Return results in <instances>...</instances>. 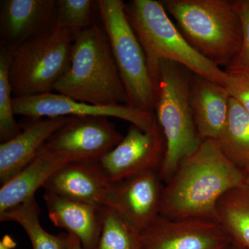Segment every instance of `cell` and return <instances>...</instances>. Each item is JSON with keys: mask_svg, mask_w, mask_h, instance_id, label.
Instances as JSON below:
<instances>
[{"mask_svg": "<svg viewBox=\"0 0 249 249\" xmlns=\"http://www.w3.org/2000/svg\"><path fill=\"white\" fill-rule=\"evenodd\" d=\"M245 173L228 160L217 141L205 139L183 160L162 191L160 215L217 221L218 201L245 183Z\"/></svg>", "mask_w": 249, "mask_h": 249, "instance_id": "1", "label": "cell"}, {"mask_svg": "<svg viewBox=\"0 0 249 249\" xmlns=\"http://www.w3.org/2000/svg\"><path fill=\"white\" fill-rule=\"evenodd\" d=\"M53 91L95 106H128L104 28L93 23L75 33L71 63L55 83Z\"/></svg>", "mask_w": 249, "mask_h": 249, "instance_id": "2", "label": "cell"}, {"mask_svg": "<svg viewBox=\"0 0 249 249\" xmlns=\"http://www.w3.org/2000/svg\"><path fill=\"white\" fill-rule=\"evenodd\" d=\"M124 10L145 52L155 91L161 60L176 62L193 74L224 86L226 71L199 53L185 39L160 1L132 0L124 2Z\"/></svg>", "mask_w": 249, "mask_h": 249, "instance_id": "3", "label": "cell"}, {"mask_svg": "<svg viewBox=\"0 0 249 249\" xmlns=\"http://www.w3.org/2000/svg\"><path fill=\"white\" fill-rule=\"evenodd\" d=\"M193 75L176 62H160L154 112L165 138L164 157L159 170L165 183L202 142L191 107Z\"/></svg>", "mask_w": 249, "mask_h": 249, "instance_id": "4", "label": "cell"}, {"mask_svg": "<svg viewBox=\"0 0 249 249\" xmlns=\"http://www.w3.org/2000/svg\"><path fill=\"white\" fill-rule=\"evenodd\" d=\"M160 2L185 39L214 65L227 68L240 52L243 30L234 1L165 0Z\"/></svg>", "mask_w": 249, "mask_h": 249, "instance_id": "5", "label": "cell"}, {"mask_svg": "<svg viewBox=\"0 0 249 249\" xmlns=\"http://www.w3.org/2000/svg\"><path fill=\"white\" fill-rule=\"evenodd\" d=\"M74 33L57 24L52 30L10 49L14 98L53 92L71 63Z\"/></svg>", "mask_w": 249, "mask_h": 249, "instance_id": "6", "label": "cell"}, {"mask_svg": "<svg viewBox=\"0 0 249 249\" xmlns=\"http://www.w3.org/2000/svg\"><path fill=\"white\" fill-rule=\"evenodd\" d=\"M128 98V106L155 114V88L146 56L129 24L122 0L96 1Z\"/></svg>", "mask_w": 249, "mask_h": 249, "instance_id": "7", "label": "cell"}, {"mask_svg": "<svg viewBox=\"0 0 249 249\" xmlns=\"http://www.w3.org/2000/svg\"><path fill=\"white\" fill-rule=\"evenodd\" d=\"M165 150L164 136L157 121L147 131L131 124L122 141L98 163L111 183L119 182L147 172L159 173Z\"/></svg>", "mask_w": 249, "mask_h": 249, "instance_id": "8", "label": "cell"}, {"mask_svg": "<svg viewBox=\"0 0 249 249\" xmlns=\"http://www.w3.org/2000/svg\"><path fill=\"white\" fill-rule=\"evenodd\" d=\"M140 249H229L231 241L211 219H171L159 215L139 231Z\"/></svg>", "mask_w": 249, "mask_h": 249, "instance_id": "9", "label": "cell"}, {"mask_svg": "<svg viewBox=\"0 0 249 249\" xmlns=\"http://www.w3.org/2000/svg\"><path fill=\"white\" fill-rule=\"evenodd\" d=\"M124 137L109 118L71 116L45 145L73 161H98Z\"/></svg>", "mask_w": 249, "mask_h": 249, "instance_id": "10", "label": "cell"}, {"mask_svg": "<svg viewBox=\"0 0 249 249\" xmlns=\"http://www.w3.org/2000/svg\"><path fill=\"white\" fill-rule=\"evenodd\" d=\"M161 181L158 172L151 171L111 183L98 204L112 210L141 231L160 215Z\"/></svg>", "mask_w": 249, "mask_h": 249, "instance_id": "11", "label": "cell"}, {"mask_svg": "<svg viewBox=\"0 0 249 249\" xmlns=\"http://www.w3.org/2000/svg\"><path fill=\"white\" fill-rule=\"evenodd\" d=\"M14 109L16 115L27 116L31 119L61 116L117 118L145 131L150 130L157 121L155 114L139 110L127 105L95 106L75 101L55 92L14 98Z\"/></svg>", "mask_w": 249, "mask_h": 249, "instance_id": "12", "label": "cell"}, {"mask_svg": "<svg viewBox=\"0 0 249 249\" xmlns=\"http://www.w3.org/2000/svg\"><path fill=\"white\" fill-rule=\"evenodd\" d=\"M58 0H1V45L12 49L53 29Z\"/></svg>", "mask_w": 249, "mask_h": 249, "instance_id": "13", "label": "cell"}, {"mask_svg": "<svg viewBox=\"0 0 249 249\" xmlns=\"http://www.w3.org/2000/svg\"><path fill=\"white\" fill-rule=\"evenodd\" d=\"M71 116L31 119L20 133L0 145V183L9 181L35 158Z\"/></svg>", "mask_w": 249, "mask_h": 249, "instance_id": "14", "label": "cell"}, {"mask_svg": "<svg viewBox=\"0 0 249 249\" xmlns=\"http://www.w3.org/2000/svg\"><path fill=\"white\" fill-rule=\"evenodd\" d=\"M110 184L98 161H71L57 170L43 188L47 193L99 206Z\"/></svg>", "mask_w": 249, "mask_h": 249, "instance_id": "15", "label": "cell"}, {"mask_svg": "<svg viewBox=\"0 0 249 249\" xmlns=\"http://www.w3.org/2000/svg\"><path fill=\"white\" fill-rule=\"evenodd\" d=\"M43 199L54 226L77 237L83 249L96 248L102 227L101 206L47 192Z\"/></svg>", "mask_w": 249, "mask_h": 249, "instance_id": "16", "label": "cell"}, {"mask_svg": "<svg viewBox=\"0 0 249 249\" xmlns=\"http://www.w3.org/2000/svg\"><path fill=\"white\" fill-rule=\"evenodd\" d=\"M70 157L44 145L29 164L0 188V214L35 196L36 192L57 170L69 162Z\"/></svg>", "mask_w": 249, "mask_h": 249, "instance_id": "17", "label": "cell"}, {"mask_svg": "<svg viewBox=\"0 0 249 249\" xmlns=\"http://www.w3.org/2000/svg\"><path fill=\"white\" fill-rule=\"evenodd\" d=\"M231 96L227 88L193 75L191 103L196 128L202 140H219L229 116Z\"/></svg>", "mask_w": 249, "mask_h": 249, "instance_id": "18", "label": "cell"}, {"mask_svg": "<svg viewBox=\"0 0 249 249\" xmlns=\"http://www.w3.org/2000/svg\"><path fill=\"white\" fill-rule=\"evenodd\" d=\"M216 214L232 245L249 249V187L244 183L227 192L218 201Z\"/></svg>", "mask_w": 249, "mask_h": 249, "instance_id": "19", "label": "cell"}, {"mask_svg": "<svg viewBox=\"0 0 249 249\" xmlns=\"http://www.w3.org/2000/svg\"><path fill=\"white\" fill-rule=\"evenodd\" d=\"M228 160L243 170L249 169V112L231 98L227 124L217 141Z\"/></svg>", "mask_w": 249, "mask_h": 249, "instance_id": "20", "label": "cell"}, {"mask_svg": "<svg viewBox=\"0 0 249 249\" xmlns=\"http://www.w3.org/2000/svg\"><path fill=\"white\" fill-rule=\"evenodd\" d=\"M40 210L35 196L0 214L1 222L19 224L27 234L33 249H66L69 234L52 235L40 224Z\"/></svg>", "mask_w": 249, "mask_h": 249, "instance_id": "21", "label": "cell"}, {"mask_svg": "<svg viewBox=\"0 0 249 249\" xmlns=\"http://www.w3.org/2000/svg\"><path fill=\"white\" fill-rule=\"evenodd\" d=\"M102 227L95 249H140L139 231L112 210L101 206Z\"/></svg>", "mask_w": 249, "mask_h": 249, "instance_id": "22", "label": "cell"}, {"mask_svg": "<svg viewBox=\"0 0 249 249\" xmlns=\"http://www.w3.org/2000/svg\"><path fill=\"white\" fill-rule=\"evenodd\" d=\"M11 51L5 46L0 47V142L14 138L22 131L15 119L14 96L9 79Z\"/></svg>", "mask_w": 249, "mask_h": 249, "instance_id": "23", "label": "cell"}, {"mask_svg": "<svg viewBox=\"0 0 249 249\" xmlns=\"http://www.w3.org/2000/svg\"><path fill=\"white\" fill-rule=\"evenodd\" d=\"M91 0H58L57 24L76 33L90 27L93 5Z\"/></svg>", "mask_w": 249, "mask_h": 249, "instance_id": "24", "label": "cell"}, {"mask_svg": "<svg viewBox=\"0 0 249 249\" xmlns=\"http://www.w3.org/2000/svg\"><path fill=\"white\" fill-rule=\"evenodd\" d=\"M234 4L242 21L243 39L237 56L225 71H243L249 73V0H235Z\"/></svg>", "mask_w": 249, "mask_h": 249, "instance_id": "25", "label": "cell"}, {"mask_svg": "<svg viewBox=\"0 0 249 249\" xmlns=\"http://www.w3.org/2000/svg\"><path fill=\"white\" fill-rule=\"evenodd\" d=\"M224 87L231 98L235 100L249 112V73L243 71H226Z\"/></svg>", "mask_w": 249, "mask_h": 249, "instance_id": "26", "label": "cell"}, {"mask_svg": "<svg viewBox=\"0 0 249 249\" xmlns=\"http://www.w3.org/2000/svg\"><path fill=\"white\" fill-rule=\"evenodd\" d=\"M16 247V242L11 236L5 235L0 241V249H13Z\"/></svg>", "mask_w": 249, "mask_h": 249, "instance_id": "27", "label": "cell"}, {"mask_svg": "<svg viewBox=\"0 0 249 249\" xmlns=\"http://www.w3.org/2000/svg\"><path fill=\"white\" fill-rule=\"evenodd\" d=\"M66 249H83L81 242L75 236L69 234Z\"/></svg>", "mask_w": 249, "mask_h": 249, "instance_id": "28", "label": "cell"}, {"mask_svg": "<svg viewBox=\"0 0 249 249\" xmlns=\"http://www.w3.org/2000/svg\"><path fill=\"white\" fill-rule=\"evenodd\" d=\"M245 183L249 187V169L246 170Z\"/></svg>", "mask_w": 249, "mask_h": 249, "instance_id": "29", "label": "cell"}, {"mask_svg": "<svg viewBox=\"0 0 249 249\" xmlns=\"http://www.w3.org/2000/svg\"><path fill=\"white\" fill-rule=\"evenodd\" d=\"M229 249H243L240 248V247H237V246H236V245H232H232L231 246L230 248H229Z\"/></svg>", "mask_w": 249, "mask_h": 249, "instance_id": "30", "label": "cell"}]
</instances>
